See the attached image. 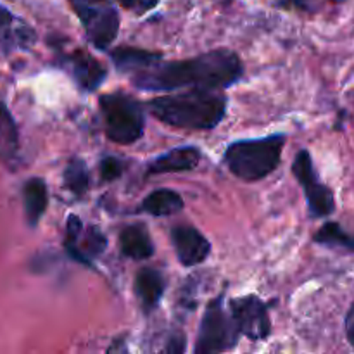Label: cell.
Masks as SVG:
<instances>
[{"instance_id": "7", "label": "cell", "mask_w": 354, "mask_h": 354, "mask_svg": "<svg viewBox=\"0 0 354 354\" xmlns=\"http://www.w3.org/2000/svg\"><path fill=\"white\" fill-rule=\"evenodd\" d=\"M292 175L301 185V189H303L311 216H330L335 211L334 192L318 178V173L315 171L313 159H311V154L306 149H301L296 158H294Z\"/></svg>"}, {"instance_id": "21", "label": "cell", "mask_w": 354, "mask_h": 354, "mask_svg": "<svg viewBox=\"0 0 354 354\" xmlns=\"http://www.w3.org/2000/svg\"><path fill=\"white\" fill-rule=\"evenodd\" d=\"M315 242L320 245H328V248H341L354 251V237L349 235L344 228L335 221H328L318 230L315 235Z\"/></svg>"}, {"instance_id": "24", "label": "cell", "mask_w": 354, "mask_h": 354, "mask_svg": "<svg viewBox=\"0 0 354 354\" xmlns=\"http://www.w3.org/2000/svg\"><path fill=\"white\" fill-rule=\"evenodd\" d=\"M158 3L159 0H124L123 7L135 10L137 14H145L151 9H154Z\"/></svg>"}, {"instance_id": "14", "label": "cell", "mask_w": 354, "mask_h": 354, "mask_svg": "<svg viewBox=\"0 0 354 354\" xmlns=\"http://www.w3.org/2000/svg\"><path fill=\"white\" fill-rule=\"evenodd\" d=\"M120 249L124 258L149 259L154 254V242L144 223L127 225L120 232Z\"/></svg>"}, {"instance_id": "11", "label": "cell", "mask_w": 354, "mask_h": 354, "mask_svg": "<svg viewBox=\"0 0 354 354\" xmlns=\"http://www.w3.org/2000/svg\"><path fill=\"white\" fill-rule=\"evenodd\" d=\"M61 64L71 75L76 85L85 92H95L107 76V68L85 50H75L61 57Z\"/></svg>"}, {"instance_id": "18", "label": "cell", "mask_w": 354, "mask_h": 354, "mask_svg": "<svg viewBox=\"0 0 354 354\" xmlns=\"http://www.w3.org/2000/svg\"><path fill=\"white\" fill-rule=\"evenodd\" d=\"M182 209H183L182 196L171 189L154 190V192H151L144 201H142L140 207H138L140 213H147L154 218L171 216V214H176Z\"/></svg>"}, {"instance_id": "9", "label": "cell", "mask_w": 354, "mask_h": 354, "mask_svg": "<svg viewBox=\"0 0 354 354\" xmlns=\"http://www.w3.org/2000/svg\"><path fill=\"white\" fill-rule=\"evenodd\" d=\"M107 241L102 232L95 227L83 230V223L76 214H69L66 221L64 249L68 256L82 265L93 266L92 259L106 251Z\"/></svg>"}, {"instance_id": "13", "label": "cell", "mask_w": 354, "mask_h": 354, "mask_svg": "<svg viewBox=\"0 0 354 354\" xmlns=\"http://www.w3.org/2000/svg\"><path fill=\"white\" fill-rule=\"evenodd\" d=\"M35 31L24 21L17 19L6 7L0 6V48H30L35 44Z\"/></svg>"}, {"instance_id": "2", "label": "cell", "mask_w": 354, "mask_h": 354, "mask_svg": "<svg viewBox=\"0 0 354 354\" xmlns=\"http://www.w3.org/2000/svg\"><path fill=\"white\" fill-rule=\"evenodd\" d=\"M147 109L161 123L183 130H213L227 114V97L214 88H192L187 92L154 97Z\"/></svg>"}, {"instance_id": "5", "label": "cell", "mask_w": 354, "mask_h": 354, "mask_svg": "<svg viewBox=\"0 0 354 354\" xmlns=\"http://www.w3.org/2000/svg\"><path fill=\"white\" fill-rule=\"evenodd\" d=\"M241 337L242 335L235 325L230 310L225 308L223 296H218L207 304L206 313L201 322L196 346H194V353L213 354L232 351L239 344Z\"/></svg>"}, {"instance_id": "28", "label": "cell", "mask_w": 354, "mask_h": 354, "mask_svg": "<svg viewBox=\"0 0 354 354\" xmlns=\"http://www.w3.org/2000/svg\"><path fill=\"white\" fill-rule=\"evenodd\" d=\"M92 2H107V0H92ZM118 2H120L121 6H123V2H124V0H118Z\"/></svg>"}, {"instance_id": "20", "label": "cell", "mask_w": 354, "mask_h": 354, "mask_svg": "<svg viewBox=\"0 0 354 354\" xmlns=\"http://www.w3.org/2000/svg\"><path fill=\"white\" fill-rule=\"evenodd\" d=\"M64 185L75 196H83L90 187L88 166L83 159L75 158L68 162L64 169Z\"/></svg>"}, {"instance_id": "23", "label": "cell", "mask_w": 354, "mask_h": 354, "mask_svg": "<svg viewBox=\"0 0 354 354\" xmlns=\"http://www.w3.org/2000/svg\"><path fill=\"white\" fill-rule=\"evenodd\" d=\"M322 2L342 3V2H346V0H279L280 6L294 7V9L304 10V12H317V10L320 9Z\"/></svg>"}, {"instance_id": "12", "label": "cell", "mask_w": 354, "mask_h": 354, "mask_svg": "<svg viewBox=\"0 0 354 354\" xmlns=\"http://www.w3.org/2000/svg\"><path fill=\"white\" fill-rule=\"evenodd\" d=\"M203 152L196 145H182L152 159L145 169V176L166 175V173L192 171L201 162Z\"/></svg>"}, {"instance_id": "10", "label": "cell", "mask_w": 354, "mask_h": 354, "mask_svg": "<svg viewBox=\"0 0 354 354\" xmlns=\"http://www.w3.org/2000/svg\"><path fill=\"white\" fill-rule=\"evenodd\" d=\"M171 244L178 261L187 268L204 263L211 252V242L192 225L173 227Z\"/></svg>"}, {"instance_id": "4", "label": "cell", "mask_w": 354, "mask_h": 354, "mask_svg": "<svg viewBox=\"0 0 354 354\" xmlns=\"http://www.w3.org/2000/svg\"><path fill=\"white\" fill-rule=\"evenodd\" d=\"M99 109L111 142L130 145L140 140L145 130V113L137 99L123 92L106 93L100 95Z\"/></svg>"}, {"instance_id": "16", "label": "cell", "mask_w": 354, "mask_h": 354, "mask_svg": "<svg viewBox=\"0 0 354 354\" xmlns=\"http://www.w3.org/2000/svg\"><path fill=\"white\" fill-rule=\"evenodd\" d=\"M111 59H113L118 71L135 75V73L142 71V69L149 68V66L161 61L162 54L161 52L144 50V48L118 47L114 48V50H111Z\"/></svg>"}, {"instance_id": "19", "label": "cell", "mask_w": 354, "mask_h": 354, "mask_svg": "<svg viewBox=\"0 0 354 354\" xmlns=\"http://www.w3.org/2000/svg\"><path fill=\"white\" fill-rule=\"evenodd\" d=\"M19 137L12 114L0 102V161L9 162L16 158Z\"/></svg>"}, {"instance_id": "25", "label": "cell", "mask_w": 354, "mask_h": 354, "mask_svg": "<svg viewBox=\"0 0 354 354\" xmlns=\"http://www.w3.org/2000/svg\"><path fill=\"white\" fill-rule=\"evenodd\" d=\"M165 351L166 353H183L185 351V337H183V334H178V332H176L175 335H171L168 341V344H166Z\"/></svg>"}, {"instance_id": "15", "label": "cell", "mask_w": 354, "mask_h": 354, "mask_svg": "<svg viewBox=\"0 0 354 354\" xmlns=\"http://www.w3.org/2000/svg\"><path fill=\"white\" fill-rule=\"evenodd\" d=\"M166 290V280L161 272L154 268H142L135 275V294L144 311H152L162 299Z\"/></svg>"}, {"instance_id": "22", "label": "cell", "mask_w": 354, "mask_h": 354, "mask_svg": "<svg viewBox=\"0 0 354 354\" xmlns=\"http://www.w3.org/2000/svg\"><path fill=\"white\" fill-rule=\"evenodd\" d=\"M100 178L104 182H113V180L120 178L123 175V162L121 159L114 158V156H107V158H102L99 166Z\"/></svg>"}, {"instance_id": "27", "label": "cell", "mask_w": 354, "mask_h": 354, "mask_svg": "<svg viewBox=\"0 0 354 354\" xmlns=\"http://www.w3.org/2000/svg\"><path fill=\"white\" fill-rule=\"evenodd\" d=\"M218 3H223V6H228V3L232 2V0H216Z\"/></svg>"}, {"instance_id": "6", "label": "cell", "mask_w": 354, "mask_h": 354, "mask_svg": "<svg viewBox=\"0 0 354 354\" xmlns=\"http://www.w3.org/2000/svg\"><path fill=\"white\" fill-rule=\"evenodd\" d=\"M80 17L90 44L99 50H107L120 31V12L114 6L92 0H69Z\"/></svg>"}, {"instance_id": "3", "label": "cell", "mask_w": 354, "mask_h": 354, "mask_svg": "<svg viewBox=\"0 0 354 354\" xmlns=\"http://www.w3.org/2000/svg\"><path fill=\"white\" fill-rule=\"evenodd\" d=\"M287 135L272 133L261 138H245L228 144L223 162L230 173L244 182H258L279 168Z\"/></svg>"}, {"instance_id": "8", "label": "cell", "mask_w": 354, "mask_h": 354, "mask_svg": "<svg viewBox=\"0 0 354 354\" xmlns=\"http://www.w3.org/2000/svg\"><path fill=\"white\" fill-rule=\"evenodd\" d=\"M230 313L242 337L265 341L272 334L268 306L258 296H242L230 301Z\"/></svg>"}, {"instance_id": "17", "label": "cell", "mask_w": 354, "mask_h": 354, "mask_svg": "<svg viewBox=\"0 0 354 354\" xmlns=\"http://www.w3.org/2000/svg\"><path fill=\"white\" fill-rule=\"evenodd\" d=\"M48 204L47 185L41 178H30L23 187L24 216L31 228L40 223Z\"/></svg>"}, {"instance_id": "26", "label": "cell", "mask_w": 354, "mask_h": 354, "mask_svg": "<svg viewBox=\"0 0 354 354\" xmlns=\"http://www.w3.org/2000/svg\"><path fill=\"white\" fill-rule=\"evenodd\" d=\"M346 337H348L349 344L354 348V303L351 304V308H349L348 315H346Z\"/></svg>"}, {"instance_id": "1", "label": "cell", "mask_w": 354, "mask_h": 354, "mask_svg": "<svg viewBox=\"0 0 354 354\" xmlns=\"http://www.w3.org/2000/svg\"><path fill=\"white\" fill-rule=\"evenodd\" d=\"M244 76L241 57L228 48H214L182 61H159L131 75L135 88L144 92H175L192 88L221 90Z\"/></svg>"}]
</instances>
